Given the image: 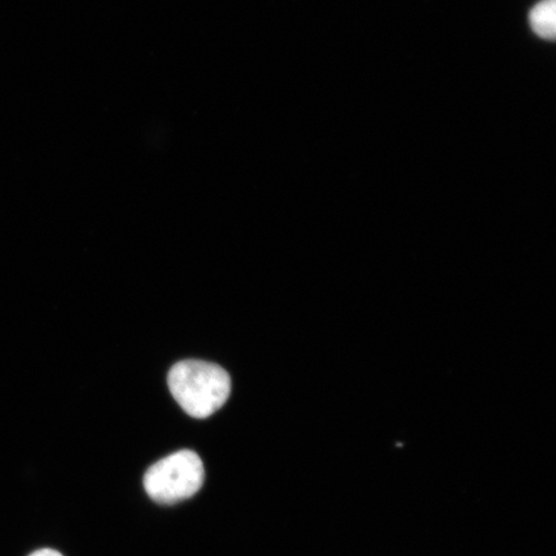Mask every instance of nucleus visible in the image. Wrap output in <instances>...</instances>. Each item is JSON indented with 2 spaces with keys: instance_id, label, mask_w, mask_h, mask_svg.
<instances>
[{
  "instance_id": "obj_1",
  "label": "nucleus",
  "mask_w": 556,
  "mask_h": 556,
  "mask_svg": "<svg viewBox=\"0 0 556 556\" xmlns=\"http://www.w3.org/2000/svg\"><path fill=\"white\" fill-rule=\"evenodd\" d=\"M168 386L178 405L197 419L217 413L231 393V378L225 368L197 359L174 365Z\"/></svg>"
},
{
  "instance_id": "obj_2",
  "label": "nucleus",
  "mask_w": 556,
  "mask_h": 556,
  "mask_svg": "<svg viewBox=\"0 0 556 556\" xmlns=\"http://www.w3.org/2000/svg\"><path fill=\"white\" fill-rule=\"evenodd\" d=\"M204 481V464L189 450L178 451L152 465L143 479L148 495L163 505L178 504L197 495Z\"/></svg>"
},
{
  "instance_id": "obj_4",
  "label": "nucleus",
  "mask_w": 556,
  "mask_h": 556,
  "mask_svg": "<svg viewBox=\"0 0 556 556\" xmlns=\"http://www.w3.org/2000/svg\"><path fill=\"white\" fill-rule=\"evenodd\" d=\"M30 556H62V555L59 552L51 551V548H43V551L35 552Z\"/></svg>"
},
{
  "instance_id": "obj_3",
  "label": "nucleus",
  "mask_w": 556,
  "mask_h": 556,
  "mask_svg": "<svg viewBox=\"0 0 556 556\" xmlns=\"http://www.w3.org/2000/svg\"><path fill=\"white\" fill-rule=\"evenodd\" d=\"M531 29L538 37L553 40L556 34L555 0H542L530 12Z\"/></svg>"
}]
</instances>
